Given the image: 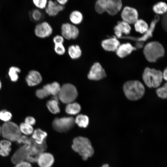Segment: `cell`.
<instances>
[{
    "label": "cell",
    "instance_id": "6da1fadb",
    "mask_svg": "<svg viewBox=\"0 0 167 167\" xmlns=\"http://www.w3.org/2000/svg\"><path fill=\"white\" fill-rule=\"evenodd\" d=\"M72 149L82 157V159L86 161L92 156L94 150L91 142L88 138L78 136L74 138L71 145Z\"/></svg>",
    "mask_w": 167,
    "mask_h": 167
},
{
    "label": "cell",
    "instance_id": "7a4b0ae2",
    "mask_svg": "<svg viewBox=\"0 0 167 167\" xmlns=\"http://www.w3.org/2000/svg\"><path fill=\"white\" fill-rule=\"evenodd\" d=\"M123 89L126 97L132 101L140 99L144 95L145 92L143 85L138 80L126 81L123 85Z\"/></svg>",
    "mask_w": 167,
    "mask_h": 167
},
{
    "label": "cell",
    "instance_id": "3957f363",
    "mask_svg": "<svg viewBox=\"0 0 167 167\" xmlns=\"http://www.w3.org/2000/svg\"><path fill=\"white\" fill-rule=\"evenodd\" d=\"M122 6L120 0H98L95 3L94 8L99 14L106 12L110 15H114L121 10Z\"/></svg>",
    "mask_w": 167,
    "mask_h": 167
},
{
    "label": "cell",
    "instance_id": "277c9868",
    "mask_svg": "<svg viewBox=\"0 0 167 167\" xmlns=\"http://www.w3.org/2000/svg\"><path fill=\"white\" fill-rule=\"evenodd\" d=\"M143 53L146 60L150 62H155L165 54L164 48L158 42L153 41L146 44L143 49Z\"/></svg>",
    "mask_w": 167,
    "mask_h": 167
},
{
    "label": "cell",
    "instance_id": "5b68a950",
    "mask_svg": "<svg viewBox=\"0 0 167 167\" xmlns=\"http://www.w3.org/2000/svg\"><path fill=\"white\" fill-rule=\"evenodd\" d=\"M142 78L145 84L149 88H158L162 81V73L160 70L147 67L144 70Z\"/></svg>",
    "mask_w": 167,
    "mask_h": 167
},
{
    "label": "cell",
    "instance_id": "8992f818",
    "mask_svg": "<svg viewBox=\"0 0 167 167\" xmlns=\"http://www.w3.org/2000/svg\"><path fill=\"white\" fill-rule=\"evenodd\" d=\"M78 95L76 87L71 84L67 83L60 87L57 95L59 100L62 103L67 104L74 102Z\"/></svg>",
    "mask_w": 167,
    "mask_h": 167
},
{
    "label": "cell",
    "instance_id": "52a82bcc",
    "mask_svg": "<svg viewBox=\"0 0 167 167\" xmlns=\"http://www.w3.org/2000/svg\"><path fill=\"white\" fill-rule=\"evenodd\" d=\"M2 136L10 142L17 141L21 135L19 127L15 123L8 122L4 123L1 127Z\"/></svg>",
    "mask_w": 167,
    "mask_h": 167
},
{
    "label": "cell",
    "instance_id": "ba28073f",
    "mask_svg": "<svg viewBox=\"0 0 167 167\" xmlns=\"http://www.w3.org/2000/svg\"><path fill=\"white\" fill-rule=\"evenodd\" d=\"M75 124V119L72 117H64L54 119L52 122V126L56 131L65 133L72 129Z\"/></svg>",
    "mask_w": 167,
    "mask_h": 167
},
{
    "label": "cell",
    "instance_id": "9c48e42d",
    "mask_svg": "<svg viewBox=\"0 0 167 167\" xmlns=\"http://www.w3.org/2000/svg\"><path fill=\"white\" fill-rule=\"evenodd\" d=\"M61 86L57 82L44 85L43 87L37 89L36 92V96L40 99H42L50 95L53 96L58 95Z\"/></svg>",
    "mask_w": 167,
    "mask_h": 167
},
{
    "label": "cell",
    "instance_id": "30bf717a",
    "mask_svg": "<svg viewBox=\"0 0 167 167\" xmlns=\"http://www.w3.org/2000/svg\"><path fill=\"white\" fill-rule=\"evenodd\" d=\"M47 147L46 141L42 144H38L32 139V143L28 150L26 157L27 161L29 163L36 162L39 156L45 152Z\"/></svg>",
    "mask_w": 167,
    "mask_h": 167
},
{
    "label": "cell",
    "instance_id": "8fae6325",
    "mask_svg": "<svg viewBox=\"0 0 167 167\" xmlns=\"http://www.w3.org/2000/svg\"><path fill=\"white\" fill-rule=\"evenodd\" d=\"M61 32L65 39L70 40L76 39L79 37L80 32L76 26L66 22L61 25Z\"/></svg>",
    "mask_w": 167,
    "mask_h": 167
},
{
    "label": "cell",
    "instance_id": "7c38bea8",
    "mask_svg": "<svg viewBox=\"0 0 167 167\" xmlns=\"http://www.w3.org/2000/svg\"><path fill=\"white\" fill-rule=\"evenodd\" d=\"M53 32L51 25L48 22L45 21L37 24L34 29V33L37 37L45 38L50 36Z\"/></svg>",
    "mask_w": 167,
    "mask_h": 167
},
{
    "label": "cell",
    "instance_id": "4fadbf2b",
    "mask_svg": "<svg viewBox=\"0 0 167 167\" xmlns=\"http://www.w3.org/2000/svg\"><path fill=\"white\" fill-rule=\"evenodd\" d=\"M106 76L105 70L98 62H95L92 64L88 75V78L92 80H99Z\"/></svg>",
    "mask_w": 167,
    "mask_h": 167
},
{
    "label": "cell",
    "instance_id": "5bb4252c",
    "mask_svg": "<svg viewBox=\"0 0 167 167\" xmlns=\"http://www.w3.org/2000/svg\"><path fill=\"white\" fill-rule=\"evenodd\" d=\"M160 19V17L158 15L155 16L154 19L152 21L150 27L148 31L144 34L143 36L139 37H135L131 36H122L119 38L131 39L135 41H137L143 42L147 40L148 39L152 36V33L155 28L156 24Z\"/></svg>",
    "mask_w": 167,
    "mask_h": 167
},
{
    "label": "cell",
    "instance_id": "9a60e30c",
    "mask_svg": "<svg viewBox=\"0 0 167 167\" xmlns=\"http://www.w3.org/2000/svg\"><path fill=\"white\" fill-rule=\"evenodd\" d=\"M121 16L123 21L129 24H134L138 19V13L137 10L134 8L128 6L124 8Z\"/></svg>",
    "mask_w": 167,
    "mask_h": 167
},
{
    "label": "cell",
    "instance_id": "2e32d148",
    "mask_svg": "<svg viewBox=\"0 0 167 167\" xmlns=\"http://www.w3.org/2000/svg\"><path fill=\"white\" fill-rule=\"evenodd\" d=\"M31 145H24L18 148L11 157L12 162L16 165L26 160L28 150Z\"/></svg>",
    "mask_w": 167,
    "mask_h": 167
},
{
    "label": "cell",
    "instance_id": "e0dca14e",
    "mask_svg": "<svg viewBox=\"0 0 167 167\" xmlns=\"http://www.w3.org/2000/svg\"><path fill=\"white\" fill-rule=\"evenodd\" d=\"M65 9V6L59 4L56 1H48L46 7L45 9L46 13L50 17H55Z\"/></svg>",
    "mask_w": 167,
    "mask_h": 167
},
{
    "label": "cell",
    "instance_id": "ac0fdd59",
    "mask_svg": "<svg viewBox=\"0 0 167 167\" xmlns=\"http://www.w3.org/2000/svg\"><path fill=\"white\" fill-rule=\"evenodd\" d=\"M120 45V42L114 36L104 39L101 43L102 48L105 51H116Z\"/></svg>",
    "mask_w": 167,
    "mask_h": 167
},
{
    "label": "cell",
    "instance_id": "d6986e66",
    "mask_svg": "<svg viewBox=\"0 0 167 167\" xmlns=\"http://www.w3.org/2000/svg\"><path fill=\"white\" fill-rule=\"evenodd\" d=\"M113 29L116 36H114L117 38H119L122 36V33L129 34L131 28L129 24L122 21H118L117 25L114 27Z\"/></svg>",
    "mask_w": 167,
    "mask_h": 167
},
{
    "label": "cell",
    "instance_id": "ffe728a7",
    "mask_svg": "<svg viewBox=\"0 0 167 167\" xmlns=\"http://www.w3.org/2000/svg\"><path fill=\"white\" fill-rule=\"evenodd\" d=\"M54 161V157L51 153L44 152L39 156L36 162L40 167H51Z\"/></svg>",
    "mask_w": 167,
    "mask_h": 167
},
{
    "label": "cell",
    "instance_id": "44dd1931",
    "mask_svg": "<svg viewBox=\"0 0 167 167\" xmlns=\"http://www.w3.org/2000/svg\"><path fill=\"white\" fill-rule=\"evenodd\" d=\"M42 78L40 73L36 70L30 71L26 78V82L30 86L36 85L41 82Z\"/></svg>",
    "mask_w": 167,
    "mask_h": 167
},
{
    "label": "cell",
    "instance_id": "7402d4cb",
    "mask_svg": "<svg viewBox=\"0 0 167 167\" xmlns=\"http://www.w3.org/2000/svg\"><path fill=\"white\" fill-rule=\"evenodd\" d=\"M130 43H127L120 45L116 51L117 55L121 58L126 57L133 51L136 49Z\"/></svg>",
    "mask_w": 167,
    "mask_h": 167
},
{
    "label": "cell",
    "instance_id": "603a6c76",
    "mask_svg": "<svg viewBox=\"0 0 167 167\" xmlns=\"http://www.w3.org/2000/svg\"><path fill=\"white\" fill-rule=\"evenodd\" d=\"M47 136L46 132L37 128L33 131L31 138L36 144H42L46 141Z\"/></svg>",
    "mask_w": 167,
    "mask_h": 167
},
{
    "label": "cell",
    "instance_id": "cb8c5ba5",
    "mask_svg": "<svg viewBox=\"0 0 167 167\" xmlns=\"http://www.w3.org/2000/svg\"><path fill=\"white\" fill-rule=\"evenodd\" d=\"M67 53L71 59L73 60H76L81 57L82 51L81 47L79 45L72 44L68 47Z\"/></svg>",
    "mask_w": 167,
    "mask_h": 167
},
{
    "label": "cell",
    "instance_id": "d4e9b609",
    "mask_svg": "<svg viewBox=\"0 0 167 167\" xmlns=\"http://www.w3.org/2000/svg\"><path fill=\"white\" fill-rule=\"evenodd\" d=\"M84 17L83 13L78 10L71 11L69 16V19L72 24L77 25L80 24L84 20Z\"/></svg>",
    "mask_w": 167,
    "mask_h": 167
},
{
    "label": "cell",
    "instance_id": "484cf974",
    "mask_svg": "<svg viewBox=\"0 0 167 167\" xmlns=\"http://www.w3.org/2000/svg\"><path fill=\"white\" fill-rule=\"evenodd\" d=\"M53 98L47 102L46 106L49 111L52 113L56 114L60 112L59 106V99L58 95L53 96Z\"/></svg>",
    "mask_w": 167,
    "mask_h": 167
},
{
    "label": "cell",
    "instance_id": "4316f807",
    "mask_svg": "<svg viewBox=\"0 0 167 167\" xmlns=\"http://www.w3.org/2000/svg\"><path fill=\"white\" fill-rule=\"evenodd\" d=\"M11 142L6 139L0 141V155L3 157L7 156L11 152Z\"/></svg>",
    "mask_w": 167,
    "mask_h": 167
},
{
    "label": "cell",
    "instance_id": "83f0119b",
    "mask_svg": "<svg viewBox=\"0 0 167 167\" xmlns=\"http://www.w3.org/2000/svg\"><path fill=\"white\" fill-rule=\"evenodd\" d=\"M80 105L77 102H73L67 104L65 108V111L70 115H75L81 110Z\"/></svg>",
    "mask_w": 167,
    "mask_h": 167
},
{
    "label": "cell",
    "instance_id": "f1b7e54d",
    "mask_svg": "<svg viewBox=\"0 0 167 167\" xmlns=\"http://www.w3.org/2000/svg\"><path fill=\"white\" fill-rule=\"evenodd\" d=\"M135 31L141 33H145L148 31L149 27L147 23L142 19H138L134 23Z\"/></svg>",
    "mask_w": 167,
    "mask_h": 167
},
{
    "label": "cell",
    "instance_id": "f546056e",
    "mask_svg": "<svg viewBox=\"0 0 167 167\" xmlns=\"http://www.w3.org/2000/svg\"><path fill=\"white\" fill-rule=\"evenodd\" d=\"M75 122L79 127L85 128L88 126L89 119L87 116L80 114L77 115L75 119Z\"/></svg>",
    "mask_w": 167,
    "mask_h": 167
},
{
    "label": "cell",
    "instance_id": "4dcf8cb0",
    "mask_svg": "<svg viewBox=\"0 0 167 167\" xmlns=\"http://www.w3.org/2000/svg\"><path fill=\"white\" fill-rule=\"evenodd\" d=\"M153 10L157 14H164L166 13L167 10L166 4L161 2L155 4L153 7Z\"/></svg>",
    "mask_w": 167,
    "mask_h": 167
},
{
    "label": "cell",
    "instance_id": "1f68e13d",
    "mask_svg": "<svg viewBox=\"0 0 167 167\" xmlns=\"http://www.w3.org/2000/svg\"><path fill=\"white\" fill-rule=\"evenodd\" d=\"M20 69L16 66L11 67L8 71V75L11 80L13 82H16L18 79V74L20 72Z\"/></svg>",
    "mask_w": 167,
    "mask_h": 167
},
{
    "label": "cell",
    "instance_id": "d6a6232c",
    "mask_svg": "<svg viewBox=\"0 0 167 167\" xmlns=\"http://www.w3.org/2000/svg\"><path fill=\"white\" fill-rule=\"evenodd\" d=\"M19 127L21 133H23L25 135H29L32 134L34 131L32 126L25 122L21 123Z\"/></svg>",
    "mask_w": 167,
    "mask_h": 167
},
{
    "label": "cell",
    "instance_id": "836d02e7",
    "mask_svg": "<svg viewBox=\"0 0 167 167\" xmlns=\"http://www.w3.org/2000/svg\"><path fill=\"white\" fill-rule=\"evenodd\" d=\"M156 93L159 98L165 99L167 96V84L166 82L162 87L158 88L156 90Z\"/></svg>",
    "mask_w": 167,
    "mask_h": 167
},
{
    "label": "cell",
    "instance_id": "e575fe53",
    "mask_svg": "<svg viewBox=\"0 0 167 167\" xmlns=\"http://www.w3.org/2000/svg\"><path fill=\"white\" fill-rule=\"evenodd\" d=\"M54 49L55 53L58 55H63L66 52L63 44H54Z\"/></svg>",
    "mask_w": 167,
    "mask_h": 167
},
{
    "label": "cell",
    "instance_id": "d590c367",
    "mask_svg": "<svg viewBox=\"0 0 167 167\" xmlns=\"http://www.w3.org/2000/svg\"><path fill=\"white\" fill-rule=\"evenodd\" d=\"M31 17L34 21H39L43 17V15L39 9H34L31 12Z\"/></svg>",
    "mask_w": 167,
    "mask_h": 167
},
{
    "label": "cell",
    "instance_id": "8d00e7d4",
    "mask_svg": "<svg viewBox=\"0 0 167 167\" xmlns=\"http://www.w3.org/2000/svg\"><path fill=\"white\" fill-rule=\"evenodd\" d=\"M12 114L6 110L0 111V119L5 122H9L12 118Z\"/></svg>",
    "mask_w": 167,
    "mask_h": 167
},
{
    "label": "cell",
    "instance_id": "74e56055",
    "mask_svg": "<svg viewBox=\"0 0 167 167\" xmlns=\"http://www.w3.org/2000/svg\"><path fill=\"white\" fill-rule=\"evenodd\" d=\"M47 0H33V2L36 7L39 9H45L47 4Z\"/></svg>",
    "mask_w": 167,
    "mask_h": 167
},
{
    "label": "cell",
    "instance_id": "f35d334b",
    "mask_svg": "<svg viewBox=\"0 0 167 167\" xmlns=\"http://www.w3.org/2000/svg\"><path fill=\"white\" fill-rule=\"evenodd\" d=\"M18 143H23L24 145H31L32 143L31 138H29L25 135H21L17 141Z\"/></svg>",
    "mask_w": 167,
    "mask_h": 167
},
{
    "label": "cell",
    "instance_id": "ab89813d",
    "mask_svg": "<svg viewBox=\"0 0 167 167\" xmlns=\"http://www.w3.org/2000/svg\"><path fill=\"white\" fill-rule=\"evenodd\" d=\"M52 41L54 44H63L65 39L61 35H57L53 37Z\"/></svg>",
    "mask_w": 167,
    "mask_h": 167
},
{
    "label": "cell",
    "instance_id": "60d3db41",
    "mask_svg": "<svg viewBox=\"0 0 167 167\" xmlns=\"http://www.w3.org/2000/svg\"><path fill=\"white\" fill-rule=\"evenodd\" d=\"M36 122L35 119L31 116H28L25 119V123L32 126Z\"/></svg>",
    "mask_w": 167,
    "mask_h": 167
},
{
    "label": "cell",
    "instance_id": "b9f144b4",
    "mask_svg": "<svg viewBox=\"0 0 167 167\" xmlns=\"http://www.w3.org/2000/svg\"><path fill=\"white\" fill-rule=\"evenodd\" d=\"M15 167H32L30 163L24 161L16 164Z\"/></svg>",
    "mask_w": 167,
    "mask_h": 167
},
{
    "label": "cell",
    "instance_id": "7bdbcfd3",
    "mask_svg": "<svg viewBox=\"0 0 167 167\" xmlns=\"http://www.w3.org/2000/svg\"><path fill=\"white\" fill-rule=\"evenodd\" d=\"M162 27L164 30H167V15L166 13L164 14L161 19Z\"/></svg>",
    "mask_w": 167,
    "mask_h": 167
},
{
    "label": "cell",
    "instance_id": "ee69618b",
    "mask_svg": "<svg viewBox=\"0 0 167 167\" xmlns=\"http://www.w3.org/2000/svg\"><path fill=\"white\" fill-rule=\"evenodd\" d=\"M56 2L60 5L64 6L68 2V0H57Z\"/></svg>",
    "mask_w": 167,
    "mask_h": 167
},
{
    "label": "cell",
    "instance_id": "f6af8a7d",
    "mask_svg": "<svg viewBox=\"0 0 167 167\" xmlns=\"http://www.w3.org/2000/svg\"><path fill=\"white\" fill-rule=\"evenodd\" d=\"M143 42L141 41H137L135 43V47L137 49V48H142L143 46Z\"/></svg>",
    "mask_w": 167,
    "mask_h": 167
},
{
    "label": "cell",
    "instance_id": "bcb514c9",
    "mask_svg": "<svg viewBox=\"0 0 167 167\" xmlns=\"http://www.w3.org/2000/svg\"><path fill=\"white\" fill-rule=\"evenodd\" d=\"M167 69L166 68L164 70L163 73H162V76L163 79L165 80H167Z\"/></svg>",
    "mask_w": 167,
    "mask_h": 167
},
{
    "label": "cell",
    "instance_id": "7dc6e473",
    "mask_svg": "<svg viewBox=\"0 0 167 167\" xmlns=\"http://www.w3.org/2000/svg\"><path fill=\"white\" fill-rule=\"evenodd\" d=\"M109 165L108 164H105L103 165L101 167H109Z\"/></svg>",
    "mask_w": 167,
    "mask_h": 167
},
{
    "label": "cell",
    "instance_id": "c3c4849f",
    "mask_svg": "<svg viewBox=\"0 0 167 167\" xmlns=\"http://www.w3.org/2000/svg\"><path fill=\"white\" fill-rule=\"evenodd\" d=\"M1 87H2V84H1V81L0 80V89H1Z\"/></svg>",
    "mask_w": 167,
    "mask_h": 167
},
{
    "label": "cell",
    "instance_id": "681fc988",
    "mask_svg": "<svg viewBox=\"0 0 167 167\" xmlns=\"http://www.w3.org/2000/svg\"><path fill=\"white\" fill-rule=\"evenodd\" d=\"M1 133V127L0 126V135Z\"/></svg>",
    "mask_w": 167,
    "mask_h": 167
}]
</instances>
